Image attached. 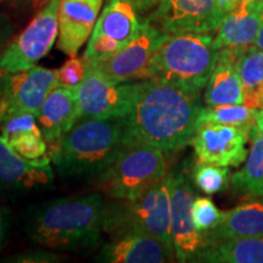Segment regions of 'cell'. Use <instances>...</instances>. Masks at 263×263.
Listing matches in <instances>:
<instances>
[{"label": "cell", "instance_id": "e575fe53", "mask_svg": "<svg viewBox=\"0 0 263 263\" xmlns=\"http://www.w3.org/2000/svg\"><path fill=\"white\" fill-rule=\"evenodd\" d=\"M122 2L133 6L138 12H143L159 4L160 0H122Z\"/></svg>", "mask_w": 263, "mask_h": 263}, {"label": "cell", "instance_id": "d590c367", "mask_svg": "<svg viewBox=\"0 0 263 263\" xmlns=\"http://www.w3.org/2000/svg\"><path fill=\"white\" fill-rule=\"evenodd\" d=\"M254 45L257 49L263 50V2H261V9H259V28Z\"/></svg>", "mask_w": 263, "mask_h": 263}, {"label": "cell", "instance_id": "7402d4cb", "mask_svg": "<svg viewBox=\"0 0 263 263\" xmlns=\"http://www.w3.org/2000/svg\"><path fill=\"white\" fill-rule=\"evenodd\" d=\"M195 262L263 263V235L209 241Z\"/></svg>", "mask_w": 263, "mask_h": 263}, {"label": "cell", "instance_id": "8d00e7d4", "mask_svg": "<svg viewBox=\"0 0 263 263\" xmlns=\"http://www.w3.org/2000/svg\"><path fill=\"white\" fill-rule=\"evenodd\" d=\"M216 2L217 4H218L219 9L222 10L223 14L226 15L235 8V5L238 4L239 0H216Z\"/></svg>", "mask_w": 263, "mask_h": 263}, {"label": "cell", "instance_id": "4dcf8cb0", "mask_svg": "<svg viewBox=\"0 0 263 263\" xmlns=\"http://www.w3.org/2000/svg\"><path fill=\"white\" fill-rule=\"evenodd\" d=\"M0 130H2V136L9 139L26 132H41V128L38 126L37 117L34 114H24L5 121L0 126Z\"/></svg>", "mask_w": 263, "mask_h": 263}, {"label": "cell", "instance_id": "74e56055", "mask_svg": "<svg viewBox=\"0 0 263 263\" xmlns=\"http://www.w3.org/2000/svg\"><path fill=\"white\" fill-rule=\"evenodd\" d=\"M255 126L257 127L259 133L263 136V108H259V110H257V112H256Z\"/></svg>", "mask_w": 263, "mask_h": 263}, {"label": "cell", "instance_id": "7c38bea8", "mask_svg": "<svg viewBox=\"0 0 263 263\" xmlns=\"http://www.w3.org/2000/svg\"><path fill=\"white\" fill-rule=\"evenodd\" d=\"M224 14L216 0H160L149 21L168 34L212 33Z\"/></svg>", "mask_w": 263, "mask_h": 263}, {"label": "cell", "instance_id": "ac0fdd59", "mask_svg": "<svg viewBox=\"0 0 263 263\" xmlns=\"http://www.w3.org/2000/svg\"><path fill=\"white\" fill-rule=\"evenodd\" d=\"M35 117L43 137L49 143L70 130L80 120L74 87L58 84L45 99Z\"/></svg>", "mask_w": 263, "mask_h": 263}, {"label": "cell", "instance_id": "5bb4252c", "mask_svg": "<svg viewBox=\"0 0 263 263\" xmlns=\"http://www.w3.org/2000/svg\"><path fill=\"white\" fill-rule=\"evenodd\" d=\"M51 160H27L12 149L6 138L0 136V197L25 195L47 188L54 180Z\"/></svg>", "mask_w": 263, "mask_h": 263}, {"label": "cell", "instance_id": "f546056e", "mask_svg": "<svg viewBox=\"0 0 263 263\" xmlns=\"http://www.w3.org/2000/svg\"><path fill=\"white\" fill-rule=\"evenodd\" d=\"M64 256L60 252L50 249H32L18 252L4 259L8 263H57L64 261Z\"/></svg>", "mask_w": 263, "mask_h": 263}, {"label": "cell", "instance_id": "60d3db41", "mask_svg": "<svg viewBox=\"0 0 263 263\" xmlns=\"http://www.w3.org/2000/svg\"><path fill=\"white\" fill-rule=\"evenodd\" d=\"M259 2H263V0H259Z\"/></svg>", "mask_w": 263, "mask_h": 263}, {"label": "cell", "instance_id": "f1b7e54d", "mask_svg": "<svg viewBox=\"0 0 263 263\" xmlns=\"http://www.w3.org/2000/svg\"><path fill=\"white\" fill-rule=\"evenodd\" d=\"M85 72H87V64L84 59L78 58L77 55L70 57L60 68H58L59 84L77 87L83 81Z\"/></svg>", "mask_w": 263, "mask_h": 263}, {"label": "cell", "instance_id": "d6986e66", "mask_svg": "<svg viewBox=\"0 0 263 263\" xmlns=\"http://www.w3.org/2000/svg\"><path fill=\"white\" fill-rule=\"evenodd\" d=\"M259 0H239L224 15L213 43L217 49L254 45L259 28Z\"/></svg>", "mask_w": 263, "mask_h": 263}, {"label": "cell", "instance_id": "8fae6325", "mask_svg": "<svg viewBox=\"0 0 263 263\" xmlns=\"http://www.w3.org/2000/svg\"><path fill=\"white\" fill-rule=\"evenodd\" d=\"M171 236L178 262H195L207 244V238L194 224L192 205L195 194L190 180L182 172L170 173Z\"/></svg>", "mask_w": 263, "mask_h": 263}, {"label": "cell", "instance_id": "9c48e42d", "mask_svg": "<svg viewBox=\"0 0 263 263\" xmlns=\"http://www.w3.org/2000/svg\"><path fill=\"white\" fill-rule=\"evenodd\" d=\"M81 118H122L133 106L137 81L115 82L87 65L83 81L74 87Z\"/></svg>", "mask_w": 263, "mask_h": 263}, {"label": "cell", "instance_id": "83f0119b", "mask_svg": "<svg viewBox=\"0 0 263 263\" xmlns=\"http://www.w3.org/2000/svg\"><path fill=\"white\" fill-rule=\"evenodd\" d=\"M6 140L16 153L27 160H41L48 156V145L42 132H26Z\"/></svg>", "mask_w": 263, "mask_h": 263}, {"label": "cell", "instance_id": "30bf717a", "mask_svg": "<svg viewBox=\"0 0 263 263\" xmlns=\"http://www.w3.org/2000/svg\"><path fill=\"white\" fill-rule=\"evenodd\" d=\"M168 35V33L155 27L149 20H144L136 37L116 54L98 61H85V64L115 82L144 80L154 54Z\"/></svg>", "mask_w": 263, "mask_h": 263}, {"label": "cell", "instance_id": "52a82bcc", "mask_svg": "<svg viewBox=\"0 0 263 263\" xmlns=\"http://www.w3.org/2000/svg\"><path fill=\"white\" fill-rule=\"evenodd\" d=\"M60 0H49L35 17L0 54V72H18L47 57L59 37Z\"/></svg>", "mask_w": 263, "mask_h": 263}, {"label": "cell", "instance_id": "ab89813d", "mask_svg": "<svg viewBox=\"0 0 263 263\" xmlns=\"http://www.w3.org/2000/svg\"><path fill=\"white\" fill-rule=\"evenodd\" d=\"M37 2V4H45V3H48L49 0H35Z\"/></svg>", "mask_w": 263, "mask_h": 263}, {"label": "cell", "instance_id": "4fadbf2b", "mask_svg": "<svg viewBox=\"0 0 263 263\" xmlns=\"http://www.w3.org/2000/svg\"><path fill=\"white\" fill-rule=\"evenodd\" d=\"M251 127L203 124L196 129L192 145L197 162L239 167L249 153Z\"/></svg>", "mask_w": 263, "mask_h": 263}, {"label": "cell", "instance_id": "9a60e30c", "mask_svg": "<svg viewBox=\"0 0 263 263\" xmlns=\"http://www.w3.org/2000/svg\"><path fill=\"white\" fill-rule=\"evenodd\" d=\"M104 0H60L58 47L68 57L77 55L90 37Z\"/></svg>", "mask_w": 263, "mask_h": 263}, {"label": "cell", "instance_id": "484cf974", "mask_svg": "<svg viewBox=\"0 0 263 263\" xmlns=\"http://www.w3.org/2000/svg\"><path fill=\"white\" fill-rule=\"evenodd\" d=\"M238 67L246 89L263 83V50L255 45L244 47L239 57Z\"/></svg>", "mask_w": 263, "mask_h": 263}, {"label": "cell", "instance_id": "7a4b0ae2", "mask_svg": "<svg viewBox=\"0 0 263 263\" xmlns=\"http://www.w3.org/2000/svg\"><path fill=\"white\" fill-rule=\"evenodd\" d=\"M103 193L59 197L28 209L25 232L41 248L58 252L94 249L103 232Z\"/></svg>", "mask_w": 263, "mask_h": 263}, {"label": "cell", "instance_id": "603a6c76", "mask_svg": "<svg viewBox=\"0 0 263 263\" xmlns=\"http://www.w3.org/2000/svg\"><path fill=\"white\" fill-rule=\"evenodd\" d=\"M233 189L241 195L263 197V136L252 126L248 157L242 168L230 177Z\"/></svg>", "mask_w": 263, "mask_h": 263}, {"label": "cell", "instance_id": "8992f818", "mask_svg": "<svg viewBox=\"0 0 263 263\" xmlns=\"http://www.w3.org/2000/svg\"><path fill=\"white\" fill-rule=\"evenodd\" d=\"M163 150L133 144L126 145L108 168L95 180L101 193L110 199H134L166 177Z\"/></svg>", "mask_w": 263, "mask_h": 263}, {"label": "cell", "instance_id": "cb8c5ba5", "mask_svg": "<svg viewBox=\"0 0 263 263\" xmlns=\"http://www.w3.org/2000/svg\"><path fill=\"white\" fill-rule=\"evenodd\" d=\"M257 108L245 104L207 105L200 111L197 128L203 124H227V126L251 127L255 124Z\"/></svg>", "mask_w": 263, "mask_h": 263}, {"label": "cell", "instance_id": "e0dca14e", "mask_svg": "<svg viewBox=\"0 0 263 263\" xmlns=\"http://www.w3.org/2000/svg\"><path fill=\"white\" fill-rule=\"evenodd\" d=\"M244 47L219 49V55L203 93L206 105H232L245 103V85L238 67Z\"/></svg>", "mask_w": 263, "mask_h": 263}, {"label": "cell", "instance_id": "4316f807", "mask_svg": "<svg viewBox=\"0 0 263 263\" xmlns=\"http://www.w3.org/2000/svg\"><path fill=\"white\" fill-rule=\"evenodd\" d=\"M192 216L196 229L207 238L221 223L223 212L219 211L210 197L195 196L192 205Z\"/></svg>", "mask_w": 263, "mask_h": 263}, {"label": "cell", "instance_id": "277c9868", "mask_svg": "<svg viewBox=\"0 0 263 263\" xmlns=\"http://www.w3.org/2000/svg\"><path fill=\"white\" fill-rule=\"evenodd\" d=\"M218 55L210 33L170 34L154 54L144 80L154 78L201 93Z\"/></svg>", "mask_w": 263, "mask_h": 263}, {"label": "cell", "instance_id": "836d02e7", "mask_svg": "<svg viewBox=\"0 0 263 263\" xmlns=\"http://www.w3.org/2000/svg\"><path fill=\"white\" fill-rule=\"evenodd\" d=\"M10 222H11V216L10 211L6 207L0 205V249L5 244L6 236L10 228Z\"/></svg>", "mask_w": 263, "mask_h": 263}, {"label": "cell", "instance_id": "f35d334b", "mask_svg": "<svg viewBox=\"0 0 263 263\" xmlns=\"http://www.w3.org/2000/svg\"><path fill=\"white\" fill-rule=\"evenodd\" d=\"M27 0H0V4L10 5V6H17L20 4H25Z\"/></svg>", "mask_w": 263, "mask_h": 263}, {"label": "cell", "instance_id": "d6a6232c", "mask_svg": "<svg viewBox=\"0 0 263 263\" xmlns=\"http://www.w3.org/2000/svg\"><path fill=\"white\" fill-rule=\"evenodd\" d=\"M245 105L254 108H263V83L245 90Z\"/></svg>", "mask_w": 263, "mask_h": 263}, {"label": "cell", "instance_id": "44dd1931", "mask_svg": "<svg viewBox=\"0 0 263 263\" xmlns=\"http://www.w3.org/2000/svg\"><path fill=\"white\" fill-rule=\"evenodd\" d=\"M141 22L133 6L122 0H108L91 33L112 39L124 47L139 32Z\"/></svg>", "mask_w": 263, "mask_h": 263}, {"label": "cell", "instance_id": "ffe728a7", "mask_svg": "<svg viewBox=\"0 0 263 263\" xmlns=\"http://www.w3.org/2000/svg\"><path fill=\"white\" fill-rule=\"evenodd\" d=\"M258 235H263V197H254L223 212L221 223L207 235V242Z\"/></svg>", "mask_w": 263, "mask_h": 263}, {"label": "cell", "instance_id": "3957f363", "mask_svg": "<svg viewBox=\"0 0 263 263\" xmlns=\"http://www.w3.org/2000/svg\"><path fill=\"white\" fill-rule=\"evenodd\" d=\"M124 147L121 118H81L70 130L50 141L49 157L61 178L95 182Z\"/></svg>", "mask_w": 263, "mask_h": 263}, {"label": "cell", "instance_id": "d4e9b609", "mask_svg": "<svg viewBox=\"0 0 263 263\" xmlns=\"http://www.w3.org/2000/svg\"><path fill=\"white\" fill-rule=\"evenodd\" d=\"M192 180L197 189L207 195L222 193L230 183L229 167L197 162L192 170Z\"/></svg>", "mask_w": 263, "mask_h": 263}, {"label": "cell", "instance_id": "5b68a950", "mask_svg": "<svg viewBox=\"0 0 263 263\" xmlns=\"http://www.w3.org/2000/svg\"><path fill=\"white\" fill-rule=\"evenodd\" d=\"M103 232L111 238L128 234L155 236L173 246L171 236V178L134 199H111L105 202Z\"/></svg>", "mask_w": 263, "mask_h": 263}, {"label": "cell", "instance_id": "2e32d148", "mask_svg": "<svg viewBox=\"0 0 263 263\" xmlns=\"http://www.w3.org/2000/svg\"><path fill=\"white\" fill-rule=\"evenodd\" d=\"M101 248L95 261L103 263H163L173 261L174 249L162 240L146 234L111 238Z\"/></svg>", "mask_w": 263, "mask_h": 263}, {"label": "cell", "instance_id": "6da1fadb", "mask_svg": "<svg viewBox=\"0 0 263 263\" xmlns=\"http://www.w3.org/2000/svg\"><path fill=\"white\" fill-rule=\"evenodd\" d=\"M202 107L200 93L154 78L137 81L133 106L121 118L124 143L182 149L192 144Z\"/></svg>", "mask_w": 263, "mask_h": 263}, {"label": "cell", "instance_id": "1f68e13d", "mask_svg": "<svg viewBox=\"0 0 263 263\" xmlns=\"http://www.w3.org/2000/svg\"><path fill=\"white\" fill-rule=\"evenodd\" d=\"M12 33H14V26L11 21L5 14L0 12V54L11 39Z\"/></svg>", "mask_w": 263, "mask_h": 263}, {"label": "cell", "instance_id": "ba28073f", "mask_svg": "<svg viewBox=\"0 0 263 263\" xmlns=\"http://www.w3.org/2000/svg\"><path fill=\"white\" fill-rule=\"evenodd\" d=\"M59 84L58 70L33 66L0 76V126L24 114L37 115L50 91Z\"/></svg>", "mask_w": 263, "mask_h": 263}]
</instances>
